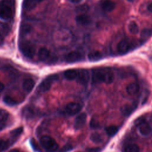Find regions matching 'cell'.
Here are the masks:
<instances>
[{
	"label": "cell",
	"mask_w": 152,
	"mask_h": 152,
	"mask_svg": "<svg viewBox=\"0 0 152 152\" xmlns=\"http://www.w3.org/2000/svg\"><path fill=\"white\" fill-rule=\"evenodd\" d=\"M4 102L8 106H14L17 104V101L10 96H5L3 98Z\"/></svg>",
	"instance_id": "484cf974"
},
{
	"label": "cell",
	"mask_w": 152,
	"mask_h": 152,
	"mask_svg": "<svg viewBox=\"0 0 152 152\" xmlns=\"http://www.w3.org/2000/svg\"><path fill=\"white\" fill-rule=\"evenodd\" d=\"M107 134L109 136L115 135L118 131V128L115 125H110L105 128Z\"/></svg>",
	"instance_id": "cb8c5ba5"
},
{
	"label": "cell",
	"mask_w": 152,
	"mask_h": 152,
	"mask_svg": "<svg viewBox=\"0 0 152 152\" xmlns=\"http://www.w3.org/2000/svg\"><path fill=\"white\" fill-rule=\"evenodd\" d=\"M90 78V75L88 71L86 69H80L78 70V74L77 77V82L82 85L87 84Z\"/></svg>",
	"instance_id": "52a82bcc"
},
{
	"label": "cell",
	"mask_w": 152,
	"mask_h": 152,
	"mask_svg": "<svg viewBox=\"0 0 152 152\" xmlns=\"http://www.w3.org/2000/svg\"><path fill=\"white\" fill-rule=\"evenodd\" d=\"M78 71L74 69L66 70L64 72V77L68 80H73L77 78Z\"/></svg>",
	"instance_id": "ac0fdd59"
},
{
	"label": "cell",
	"mask_w": 152,
	"mask_h": 152,
	"mask_svg": "<svg viewBox=\"0 0 152 152\" xmlns=\"http://www.w3.org/2000/svg\"><path fill=\"white\" fill-rule=\"evenodd\" d=\"M4 43V37L2 34L0 33V46L2 45Z\"/></svg>",
	"instance_id": "836d02e7"
},
{
	"label": "cell",
	"mask_w": 152,
	"mask_h": 152,
	"mask_svg": "<svg viewBox=\"0 0 152 152\" xmlns=\"http://www.w3.org/2000/svg\"><path fill=\"white\" fill-rule=\"evenodd\" d=\"M125 152H140V147L135 144H129L124 148Z\"/></svg>",
	"instance_id": "603a6c76"
},
{
	"label": "cell",
	"mask_w": 152,
	"mask_h": 152,
	"mask_svg": "<svg viewBox=\"0 0 152 152\" xmlns=\"http://www.w3.org/2000/svg\"><path fill=\"white\" fill-rule=\"evenodd\" d=\"M126 91L130 95L137 94L140 90V86L137 83L132 82L129 83L126 87Z\"/></svg>",
	"instance_id": "5bb4252c"
},
{
	"label": "cell",
	"mask_w": 152,
	"mask_h": 152,
	"mask_svg": "<svg viewBox=\"0 0 152 152\" xmlns=\"http://www.w3.org/2000/svg\"><path fill=\"white\" fill-rule=\"evenodd\" d=\"M131 43L126 40H121L118 45V50L120 53H125L131 48Z\"/></svg>",
	"instance_id": "8fae6325"
},
{
	"label": "cell",
	"mask_w": 152,
	"mask_h": 152,
	"mask_svg": "<svg viewBox=\"0 0 152 152\" xmlns=\"http://www.w3.org/2000/svg\"><path fill=\"white\" fill-rule=\"evenodd\" d=\"M128 29L132 34H137L139 31V27L134 21H131L129 23L128 25Z\"/></svg>",
	"instance_id": "7402d4cb"
},
{
	"label": "cell",
	"mask_w": 152,
	"mask_h": 152,
	"mask_svg": "<svg viewBox=\"0 0 152 152\" xmlns=\"http://www.w3.org/2000/svg\"><path fill=\"white\" fill-rule=\"evenodd\" d=\"M90 126L92 128H97L99 126V122L97 121V120H96V119L94 118H92L91 122H90Z\"/></svg>",
	"instance_id": "4dcf8cb0"
},
{
	"label": "cell",
	"mask_w": 152,
	"mask_h": 152,
	"mask_svg": "<svg viewBox=\"0 0 152 152\" xmlns=\"http://www.w3.org/2000/svg\"><path fill=\"white\" fill-rule=\"evenodd\" d=\"M9 116V113L4 110V109H0V122L4 123L7 121Z\"/></svg>",
	"instance_id": "4316f807"
},
{
	"label": "cell",
	"mask_w": 152,
	"mask_h": 152,
	"mask_svg": "<svg viewBox=\"0 0 152 152\" xmlns=\"http://www.w3.org/2000/svg\"><path fill=\"white\" fill-rule=\"evenodd\" d=\"M81 105L77 102H70L66 106V110L70 115H74L78 113L81 109Z\"/></svg>",
	"instance_id": "9c48e42d"
},
{
	"label": "cell",
	"mask_w": 152,
	"mask_h": 152,
	"mask_svg": "<svg viewBox=\"0 0 152 152\" xmlns=\"http://www.w3.org/2000/svg\"><path fill=\"white\" fill-rule=\"evenodd\" d=\"M9 152H20V151L17 149H12V150H10Z\"/></svg>",
	"instance_id": "74e56055"
},
{
	"label": "cell",
	"mask_w": 152,
	"mask_h": 152,
	"mask_svg": "<svg viewBox=\"0 0 152 152\" xmlns=\"http://www.w3.org/2000/svg\"><path fill=\"white\" fill-rule=\"evenodd\" d=\"M151 34V30L150 29H144L141 32V36L143 37H147L149 36H150Z\"/></svg>",
	"instance_id": "1f68e13d"
},
{
	"label": "cell",
	"mask_w": 152,
	"mask_h": 152,
	"mask_svg": "<svg viewBox=\"0 0 152 152\" xmlns=\"http://www.w3.org/2000/svg\"><path fill=\"white\" fill-rule=\"evenodd\" d=\"M147 10H148L150 12H152V2L150 3V4L147 6Z\"/></svg>",
	"instance_id": "d590c367"
},
{
	"label": "cell",
	"mask_w": 152,
	"mask_h": 152,
	"mask_svg": "<svg viewBox=\"0 0 152 152\" xmlns=\"http://www.w3.org/2000/svg\"><path fill=\"white\" fill-rule=\"evenodd\" d=\"M78 10H80L81 11H86L88 9V7L87 5H83L78 8Z\"/></svg>",
	"instance_id": "d6a6232c"
},
{
	"label": "cell",
	"mask_w": 152,
	"mask_h": 152,
	"mask_svg": "<svg viewBox=\"0 0 152 152\" xmlns=\"http://www.w3.org/2000/svg\"><path fill=\"white\" fill-rule=\"evenodd\" d=\"M23 130V127H19V128H16V129L12 130V131L11 132L10 134H11V135L12 137H17L19 136V135L22 133Z\"/></svg>",
	"instance_id": "f546056e"
},
{
	"label": "cell",
	"mask_w": 152,
	"mask_h": 152,
	"mask_svg": "<svg viewBox=\"0 0 152 152\" xmlns=\"http://www.w3.org/2000/svg\"><path fill=\"white\" fill-rule=\"evenodd\" d=\"M114 80L112 71L107 68H96L92 71V81L94 83L110 84Z\"/></svg>",
	"instance_id": "6da1fadb"
},
{
	"label": "cell",
	"mask_w": 152,
	"mask_h": 152,
	"mask_svg": "<svg viewBox=\"0 0 152 152\" xmlns=\"http://www.w3.org/2000/svg\"><path fill=\"white\" fill-rule=\"evenodd\" d=\"M34 111L33 110V109H31V107H26L23 112V115H24V116L25 118H31L34 116Z\"/></svg>",
	"instance_id": "83f0119b"
},
{
	"label": "cell",
	"mask_w": 152,
	"mask_h": 152,
	"mask_svg": "<svg viewBox=\"0 0 152 152\" xmlns=\"http://www.w3.org/2000/svg\"><path fill=\"white\" fill-rule=\"evenodd\" d=\"M102 58V54L99 51H92L88 54V59L90 61H97Z\"/></svg>",
	"instance_id": "44dd1931"
},
{
	"label": "cell",
	"mask_w": 152,
	"mask_h": 152,
	"mask_svg": "<svg viewBox=\"0 0 152 152\" xmlns=\"http://www.w3.org/2000/svg\"><path fill=\"white\" fill-rule=\"evenodd\" d=\"M135 124L137 126L138 130L141 135L144 136H147L151 133V126L144 119L138 118L135 121Z\"/></svg>",
	"instance_id": "8992f818"
},
{
	"label": "cell",
	"mask_w": 152,
	"mask_h": 152,
	"mask_svg": "<svg viewBox=\"0 0 152 152\" xmlns=\"http://www.w3.org/2000/svg\"><path fill=\"white\" fill-rule=\"evenodd\" d=\"M19 49L22 54L27 58H32L35 54V46L29 42H21L19 45Z\"/></svg>",
	"instance_id": "277c9868"
},
{
	"label": "cell",
	"mask_w": 152,
	"mask_h": 152,
	"mask_svg": "<svg viewBox=\"0 0 152 152\" xmlns=\"http://www.w3.org/2000/svg\"><path fill=\"white\" fill-rule=\"evenodd\" d=\"M37 4L35 0H23V7L26 11H30L34 9Z\"/></svg>",
	"instance_id": "2e32d148"
},
{
	"label": "cell",
	"mask_w": 152,
	"mask_h": 152,
	"mask_svg": "<svg viewBox=\"0 0 152 152\" xmlns=\"http://www.w3.org/2000/svg\"><path fill=\"white\" fill-rule=\"evenodd\" d=\"M42 146L49 152H54L58 148V144L56 141L49 135H43L40 139Z\"/></svg>",
	"instance_id": "3957f363"
},
{
	"label": "cell",
	"mask_w": 152,
	"mask_h": 152,
	"mask_svg": "<svg viewBox=\"0 0 152 152\" xmlns=\"http://www.w3.org/2000/svg\"><path fill=\"white\" fill-rule=\"evenodd\" d=\"M90 140L94 143H100L103 141L102 137L98 132H94L90 135Z\"/></svg>",
	"instance_id": "d4e9b609"
},
{
	"label": "cell",
	"mask_w": 152,
	"mask_h": 152,
	"mask_svg": "<svg viewBox=\"0 0 152 152\" xmlns=\"http://www.w3.org/2000/svg\"><path fill=\"white\" fill-rule=\"evenodd\" d=\"M50 56V51L46 48H42L39 50L38 57L42 61H46Z\"/></svg>",
	"instance_id": "9a60e30c"
},
{
	"label": "cell",
	"mask_w": 152,
	"mask_h": 152,
	"mask_svg": "<svg viewBox=\"0 0 152 152\" xmlns=\"http://www.w3.org/2000/svg\"><path fill=\"white\" fill-rule=\"evenodd\" d=\"M12 16L11 5L8 0H2L0 2V18L3 20H8Z\"/></svg>",
	"instance_id": "7a4b0ae2"
},
{
	"label": "cell",
	"mask_w": 152,
	"mask_h": 152,
	"mask_svg": "<svg viewBox=\"0 0 152 152\" xmlns=\"http://www.w3.org/2000/svg\"><path fill=\"white\" fill-rule=\"evenodd\" d=\"M4 89V85L0 81V92H1Z\"/></svg>",
	"instance_id": "8d00e7d4"
},
{
	"label": "cell",
	"mask_w": 152,
	"mask_h": 152,
	"mask_svg": "<svg viewBox=\"0 0 152 152\" xmlns=\"http://www.w3.org/2000/svg\"><path fill=\"white\" fill-rule=\"evenodd\" d=\"M87 119V115L86 113H81L79 114L75 119L74 127L75 129H80L86 123Z\"/></svg>",
	"instance_id": "30bf717a"
},
{
	"label": "cell",
	"mask_w": 152,
	"mask_h": 152,
	"mask_svg": "<svg viewBox=\"0 0 152 152\" xmlns=\"http://www.w3.org/2000/svg\"><path fill=\"white\" fill-rule=\"evenodd\" d=\"M58 79V76L55 74L49 75L43 80L37 87V90L40 92H46L48 91L52 84V83Z\"/></svg>",
	"instance_id": "5b68a950"
},
{
	"label": "cell",
	"mask_w": 152,
	"mask_h": 152,
	"mask_svg": "<svg viewBox=\"0 0 152 152\" xmlns=\"http://www.w3.org/2000/svg\"><path fill=\"white\" fill-rule=\"evenodd\" d=\"M37 3H39V2H42L43 0H35Z\"/></svg>",
	"instance_id": "f35d334b"
},
{
	"label": "cell",
	"mask_w": 152,
	"mask_h": 152,
	"mask_svg": "<svg viewBox=\"0 0 152 152\" xmlns=\"http://www.w3.org/2000/svg\"><path fill=\"white\" fill-rule=\"evenodd\" d=\"M83 59L82 54L77 51H72L69 52L65 56V61L67 63H75L81 61Z\"/></svg>",
	"instance_id": "ba28073f"
},
{
	"label": "cell",
	"mask_w": 152,
	"mask_h": 152,
	"mask_svg": "<svg viewBox=\"0 0 152 152\" xmlns=\"http://www.w3.org/2000/svg\"><path fill=\"white\" fill-rule=\"evenodd\" d=\"M127 1H129V2H133L134 0H127Z\"/></svg>",
	"instance_id": "ab89813d"
},
{
	"label": "cell",
	"mask_w": 152,
	"mask_h": 152,
	"mask_svg": "<svg viewBox=\"0 0 152 152\" xmlns=\"http://www.w3.org/2000/svg\"><path fill=\"white\" fill-rule=\"evenodd\" d=\"M75 20L78 24L82 26L88 25L92 21L91 18L88 15L85 14H82L77 15L75 18Z\"/></svg>",
	"instance_id": "7c38bea8"
},
{
	"label": "cell",
	"mask_w": 152,
	"mask_h": 152,
	"mask_svg": "<svg viewBox=\"0 0 152 152\" xmlns=\"http://www.w3.org/2000/svg\"><path fill=\"white\" fill-rule=\"evenodd\" d=\"M101 7L104 11L110 12L114 10L115 3L111 0H103L101 2Z\"/></svg>",
	"instance_id": "4fadbf2b"
},
{
	"label": "cell",
	"mask_w": 152,
	"mask_h": 152,
	"mask_svg": "<svg viewBox=\"0 0 152 152\" xmlns=\"http://www.w3.org/2000/svg\"><path fill=\"white\" fill-rule=\"evenodd\" d=\"M9 147V142L8 141L0 138V152L5 151Z\"/></svg>",
	"instance_id": "f1b7e54d"
},
{
	"label": "cell",
	"mask_w": 152,
	"mask_h": 152,
	"mask_svg": "<svg viewBox=\"0 0 152 152\" xmlns=\"http://www.w3.org/2000/svg\"><path fill=\"white\" fill-rule=\"evenodd\" d=\"M69 2H72V3H74V4H78L81 2L83 0H68Z\"/></svg>",
	"instance_id": "e575fe53"
},
{
	"label": "cell",
	"mask_w": 152,
	"mask_h": 152,
	"mask_svg": "<svg viewBox=\"0 0 152 152\" xmlns=\"http://www.w3.org/2000/svg\"><path fill=\"white\" fill-rule=\"evenodd\" d=\"M32 30V26L27 23H23L20 28V34L21 36H26L30 33Z\"/></svg>",
	"instance_id": "e0dca14e"
},
{
	"label": "cell",
	"mask_w": 152,
	"mask_h": 152,
	"mask_svg": "<svg viewBox=\"0 0 152 152\" xmlns=\"http://www.w3.org/2000/svg\"><path fill=\"white\" fill-rule=\"evenodd\" d=\"M135 108V107L134 106V104H125L121 107V112L124 116H128L131 114V113L133 112Z\"/></svg>",
	"instance_id": "ffe728a7"
},
{
	"label": "cell",
	"mask_w": 152,
	"mask_h": 152,
	"mask_svg": "<svg viewBox=\"0 0 152 152\" xmlns=\"http://www.w3.org/2000/svg\"><path fill=\"white\" fill-rule=\"evenodd\" d=\"M34 84H35V83L33 79L28 78L23 82V88L26 91L30 92L33 90V88L34 86Z\"/></svg>",
	"instance_id": "d6986e66"
}]
</instances>
